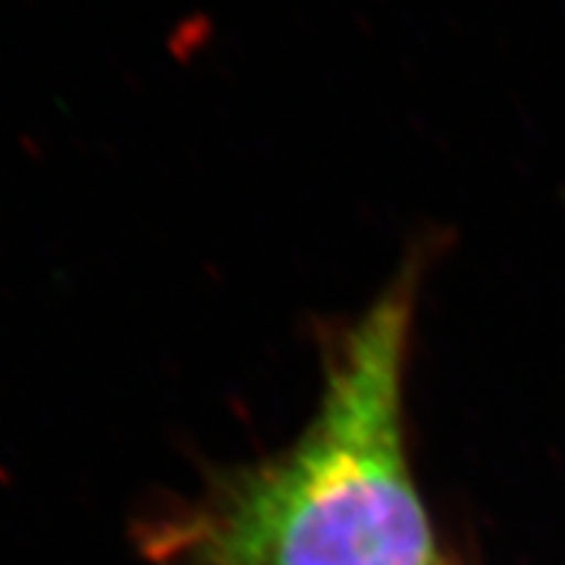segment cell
Masks as SVG:
<instances>
[{"label": "cell", "mask_w": 565, "mask_h": 565, "mask_svg": "<svg viewBox=\"0 0 565 565\" xmlns=\"http://www.w3.org/2000/svg\"><path fill=\"white\" fill-rule=\"evenodd\" d=\"M424 252L328 338L322 391L291 445L215 475L145 526L162 565H435L406 454L404 385Z\"/></svg>", "instance_id": "cell-1"}]
</instances>
